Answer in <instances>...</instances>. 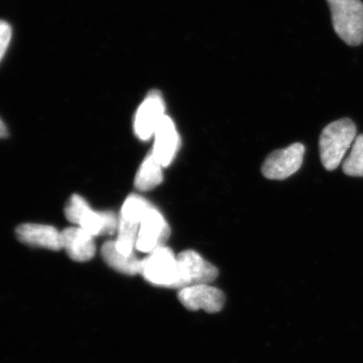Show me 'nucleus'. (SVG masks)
Returning a JSON list of instances; mask_svg holds the SVG:
<instances>
[{
	"label": "nucleus",
	"instance_id": "obj_4",
	"mask_svg": "<svg viewBox=\"0 0 363 363\" xmlns=\"http://www.w3.org/2000/svg\"><path fill=\"white\" fill-rule=\"evenodd\" d=\"M140 274L152 285L174 289L178 278V259L171 248L164 245L142 260Z\"/></svg>",
	"mask_w": 363,
	"mask_h": 363
},
{
	"label": "nucleus",
	"instance_id": "obj_11",
	"mask_svg": "<svg viewBox=\"0 0 363 363\" xmlns=\"http://www.w3.org/2000/svg\"><path fill=\"white\" fill-rule=\"evenodd\" d=\"M62 250H65L72 260L85 262L92 259L96 252L94 236L79 226L69 227L61 233Z\"/></svg>",
	"mask_w": 363,
	"mask_h": 363
},
{
	"label": "nucleus",
	"instance_id": "obj_14",
	"mask_svg": "<svg viewBox=\"0 0 363 363\" xmlns=\"http://www.w3.org/2000/svg\"><path fill=\"white\" fill-rule=\"evenodd\" d=\"M161 162L157 161L156 157L152 152L143 160L135 179V186L138 190L142 192L152 190L157 187L162 182L164 174H162Z\"/></svg>",
	"mask_w": 363,
	"mask_h": 363
},
{
	"label": "nucleus",
	"instance_id": "obj_5",
	"mask_svg": "<svg viewBox=\"0 0 363 363\" xmlns=\"http://www.w3.org/2000/svg\"><path fill=\"white\" fill-rule=\"evenodd\" d=\"M178 278L175 288L178 290L194 285H210L218 277V269L203 259L194 250H185L177 257Z\"/></svg>",
	"mask_w": 363,
	"mask_h": 363
},
{
	"label": "nucleus",
	"instance_id": "obj_13",
	"mask_svg": "<svg viewBox=\"0 0 363 363\" xmlns=\"http://www.w3.org/2000/svg\"><path fill=\"white\" fill-rule=\"evenodd\" d=\"M101 257L114 271L128 276H135L140 272L142 260L138 259L135 255H125L119 252L114 240L106 241L102 245Z\"/></svg>",
	"mask_w": 363,
	"mask_h": 363
},
{
	"label": "nucleus",
	"instance_id": "obj_2",
	"mask_svg": "<svg viewBox=\"0 0 363 363\" xmlns=\"http://www.w3.org/2000/svg\"><path fill=\"white\" fill-rule=\"evenodd\" d=\"M65 215L68 221L81 227L91 235H113L118 228V217L111 211L96 212L84 198L72 195L67 202Z\"/></svg>",
	"mask_w": 363,
	"mask_h": 363
},
{
	"label": "nucleus",
	"instance_id": "obj_6",
	"mask_svg": "<svg viewBox=\"0 0 363 363\" xmlns=\"http://www.w3.org/2000/svg\"><path fill=\"white\" fill-rule=\"evenodd\" d=\"M304 155V145L298 143L274 150L262 164V175L269 180H286L302 167Z\"/></svg>",
	"mask_w": 363,
	"mask_h": 363
},
{
	"label": "nucleus",
	"instance_id": "obj_16",
	"mask_svg": "<svg viewBox=\"0 0 363 363\" xmlns=\"http://www.w3.org/2000/svg\"><path fill=\"white\" fill-rule=\"evenodd\" d=\"M152 207V204L147 202L145 198L140 195H130L126 198L123 208H121V217L126 220L140 224L143 216L147 213V210Z\"/></svg>",
	"mask_w": 363,
	"mask_h": 363
},
{
	"label": "nucleus",
	"instance_id": "obj_3",
	"mask_svg": "<svg viewBox=\"0 0 363 363\" xmlns=\"http://www.w3.org/2000/svg\"><path fill=\"white\" fill-rule=\"evenodd\" d=\"M332 23L338 37L350 45L363 43V4L362 0H327Z\"/></svg>",
	"mask_w": 363,
	"mask_h": 363
},
{
	"label": "nucleus",
	"instance_id": "obj_18",
	"mask_svg": "<svg viewBox=\"0 0 363 363\" xmlns=\"http://www.w3.org/2000/svg\"><path fill=\"white\" fill-rule=\"evenodd\" d=\"M11 35H13V30H11L9 23L4 21H0V62L6 55L7 48L11 43Z\"/></svg>",
	"mask_w": 363,
	"mask_h": 363
},
{
	"label": "nucleus",
	"instance_id": "obj_12",
	"mask_svg": "<svg viewBox=\"0 0 363 363\" xmlns=\"http://www.w3.org/2000/svg\"><path fill=\"white\" fill-rule=\"evenodd\" d=\"M16 233L18 240L28 247L47 248L55 252L62 250L61 233L51 225L21 224L16 228Z\"/></svg>",
	"mask_w": 363,
	"mask_h": 363
},
{
	"label": "nucleus",
	"instance_id": "obj_19",
	"mask_svg": "<svg viewBox=\"0 0 363 363\" xmlns=\"http://www.w3.org/2000/svg\"><path fill=\"white\" fill-rule=\"evenodd\" d=\"M7 136V128L6 124L0 118V138H6Z\"/></svg>",
	"mask_w": 363,
	"mask_h": 363
},
{
	"label": "nucleus",
	"instance_id": "obj_7",
	"mask_svg": "<svg viewBox=\"0 0 363 363\" xmlns=\"http://www.w3.org/2000/svg\"><path fill=\"white\" fill-rule=\"evenodd\" d=\"M169 226L161 212L154 206L147 210L140 222L136 250L149 255L157 248L164 247L169 238Z\"/></svg>",
	"mask_w": 363,
	"mask_h": 363
},
{
	"label": "nucleus",
	"instance_id": "obj_8",
	"mask_svg": "<svg viewBox=\"0 0 363 363\" xmlns=\"http://www.w3.org/2000/svg\"><path fill=\"white\" fill-rule=\"evenodd\" d=\"M164 114V102L161 93L152 90L136 111L133 130L140 140H149Z\"/></svg>",
	"mask_w": 363,
	"mask_h": 363
},
{
	"label": "nucleus",
	"instance_id": "obj_10",
	"mask_svg": "<svg viewBox=\"0 0 363 363\" xmlns=\"http://www.w3.org/2000/svg\"><path fill=\"white\" fill-rule=\"evenodd\" d=\"M152 152L162 167H168L175 159L180 147V136L171 117L164 116L154 133Z\"/></svg>",
	"mask_w": 363,
	"mask_h": 363
},
{
	"label": "nucleus",
	"instance_id": "obj_17",
	"mask_svg": "<svg viewBox=\"0 0 363 363\" xmlns=\"http://www.w3.org/2000/svg\"><path fill=\"white\" fill-rule=\"evenodd\" d=\"M343 172L351 177H363V135L355 138L350 156L343 162Z\"/></svg>",
	"mask_w": 363,
	"mask_h": 363
},
{
	"label": "nucleus",
	"instance_id": "obj_1",
	"mask_svg": "<svg viewBox=\"0 0 363 363\" xmlns=\"http://www.w3.org/2000/svg\"><path fill=\"white\" fill-rule=\"evenodd\" d=\"M357 138V126L350 118L339 119L326 126L320 135V157L327 171L337 169Z\"/></svg>",
	"mask_w": 363,
	"mask_h": 363
},
{
	"label": "nucleus",
	"instance_id": "obj_9",
	"mask_svg": "<svg viewBox=\"0 0 363 363\" xmlns=\"http://www.w3.org/2000/svg\"><path fill=\"white\" fill-rule=\"evenodd\" d=\"M178 298L182 305L191 311L204 310L207 313L221 311L225 296L219 289L210 285H194L179 290Z\"/></svg>",
	"mask_w": 363,
	"mask_h": 363
},
{
	"label": "nucleus",
	"instance_id": "obj_15",
	"mask_svg": "<svg viewBox=\"0 0 363 363\" xmlns=\"http://www.w3.org/2000/svg\"><path fill=\"white\" fill-rule=\"evenodd\" d=\"M118 218L116 240H114L117 250L125 255H135L140 224L126 220L121 216Z\"/></svg>",
	"mask_w": 363,
	"mask_h": 363
}]
</instances>
